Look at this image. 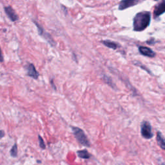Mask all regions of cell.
<instances>
[{"label":"cell","instance_id":"obj_7","mask_svg":"<svg viewBox=\"0 0 165 165\" xmlns=\"http://www.w3.org/2000/svg\"><path fill=\"white\" fill-rule=\"evenodd\" d=\"M4 10L6 14L7 15V16L9 17V19H11L12 21L15 22L18 20V16L16 14V12L14 11V10L12 9L11 7H5L4 8Z\"/></svg>","mask_w":165,"mask_h":165},{"label":"cell","instance_id":"obj_10","mask_svg":"<svg viewBox=\"0 0 165 165\" xmlns=\"http://www.w3.org/2000/svg\"><path fill=\"white\" fill-rule=\"evenodd\" d=\"M101 43L104 45V46H106L107 47H108L110 49L116 50L118 47H120L118 43H116V42H114L112 41H110V40H104V41H102Z\"/></svg>","mask_w":165,"mask_h":165},{"label":"cell","instance_id":"obj_15","mask_svg":"<svg viewBox=\"0 0 165 165\" xmlns=\"http://www.w3.org/2000/svg\"><path fill=\"white\" fill-rule=\"evenodd\" d=\"M38 138H39V142L40 148H41L42 149H45V142H44L43 138H42V137L40 136H38Z\"/></svg>","mask_w":165,"mask_h":165},{"label":"cell","instance_id":"obj_20","mask_svg":"<svg viewBox=\"0 0 165 165\" xmlns=\"http://www.w3.org/2000/svg\"><path fill=\"white\" fill-rule=\"evenodd\" d=\"M162 165H164V163H162Z\"/></svg>","mask_w":165,"mask_h":165},{"label":"cell","instance_id":"obj_3","mask_svg":"<svg viewBox=\"0 0 165 165\" xmlns=\"http://www.w3.org/2000/svg\"><path fill=\"white\" fill-rule=\"evenodd\" d=\"M152 129L151 124L148 121H144L142 122L141 125V133L144 139H150L153 137L154 134L152 133Z\"/></svg>","mask_w":165,"mask_h":165},{"label":"cell","instance_id":"obj_6","mask_svg":"<svg viewBox=\"0 0 165 165\" xmlns=\"http://www.w3.org/2000/svg\"><path fill=\"white\" fill-rule=\"evenodd\" d=\"M165 11V1L162 0L161 3L156 5L154 10V17L155 19L164 13Z\"/></svg>","mask_w":165,"mask_h":165},{"label":"cell","instance_id":"obj_16","mask_svg":"<svg viewBox=\"0 0 165 165\" xmlns=\"http://www.w3.org/2000/svg\"><path fill=\"white\" fill-rule=\"evenodd\" d=\"M3 54H2L1 47H0V62H3Z\"/></svg>","mask_w":165,"mask_h":165},{"label":"cell","instance_id":"obj_11","mask_svg":"<svg viewBox=\"0 0 165 165\" xmlns=\"http://www.w3.org/2000/svg\"><path fill=\"white\" fill-rule=\"evenodd\" d=\"M157 143L159 145V146L162 150H165V142H164V138L163 136H162L161 132H157Z\"/></svg>","mask_w":165,"mask_h":165},{"label":"cell","instance_id":"obj_9","mask_svg":"<svg viewBox=\"0 0 165 165\" xmlns=\"http://www.w3.org/2000/svg\"><path fill=\"white\" fill-rule=\"evenodd\" d=\"M139 51L142 56L149 57H154L156 56V52L152 51L151 49L146 47L141 46L139 47Z\"/></svg>","mask_w":165,"mask_h":165},{"label":"cell","instance_id":"obj_19","mask_svg":"<svg viewBox=\"0 0 165 165\" xmlns=\"http://www.w3.org/2000/svg\"><path fill=\"white\" fill-rule=\"evenodd\" d=\"M154 1H158V0H154Z\"/></svg>","mask_w":165,"mask_h":165},{"label":"cell","instance_id":"obj_17","mask_svg":"<svg viewBox=\"0 0 165 165\" xmlns=\"http://www.w3.org/2000/svg\"><path fill=\"white\" fill-rule=\"evenodd\" d=\"M154 39L152 38V39H151L150 40H149V41H147V43H148V45H152V41H154Z\"/></svg>","mask_w":165,"mask_h":165},{"label":"cell","instance_id":"obj_1","mask_svg":"<svg viewBox=\"0 0 165 165\" xmlns=\"http://www.w3.org/2000/svg\"><path fill=\"white\" fill-rule=\"evenodd\" d=\"M151 21V13L142 11L137 13L133 19V28L136 32H141L146 29Z\"/></svg>","mask_w":165,"mask_h":165},{"label":"cell","instance_id":"obj_5","mask_svg":"<svg viewBox=\"0 0 165 165\" xmlns=\"http://www.w3.org/2000/svg\"><path fill=\"white\" fill-rule=\"evenodd\" d=\"M144 1V0H122L119 4L118 9L119 11H123L132 7L136 6Z\"/></svg>","mask_w":165,"mask_h":165},{"label":"cell","instance_id":"obj_4","mask_svg":"<svg viewBox=\"0 0 165 165\" xmlns=\"http://www.w3.org/2000/svg\"><path fill=\"white\" fill-rule=\"evenodd\" d=\"M34 23L37 27V31H38V33L40 36H41V37H43V38L45 39L52 47L56 46V41H54V39L52 38V37L51 36V35H50V34L48 33L47 31H45L43 27L40 25H39V23H37V22L34 21Z\"/></svg>","mask_w":165,"mask_h":165},{"label":"cell","instance_id":"obj_12","mask_svg":"<svg viewBox=\"0 0 165 165\" xmlns=\"http://www.w3.org/2000/svg\"><path fill=\"white\" fill-rule=\"evenodd\" d=\"M77 154L79 157L82 159H89L91 157L90 154L86 150H79L77 152Z\"/></svg>","mask_w":165,"mask_h":165},{"label":"cell","instance_id":"obj_18","mask_svg":"<svg viewBox=\"0 0 165 165\" xmlns=\"http://www.w3.org/2000/svg\"><path fill=\"white\" fill-rule=\"evenodd\" d=\"M1 132H2V130L0 131V137H3V136H4V135H2V134H1Z\"/></svg>","mask_w":165,"mask_h":165},{"label":"cell","instance_id":"obj_2","mask_svg":"<svg viewBox=\"0 0 165 165\" xmlns=\"http://www.w3.org/2000/svg\"><path fill=\"white\" fill-rule=\"evenodd\" d=\"M72 130L73 132V134L77 141L80 144L84 146H90V142L88 141L83 130H82L81 128H77V127H72Z\"/></svg>","mask_w":165,"mask_h":165},{"label":"cell","instance_id":"obj_14","mask_svg":"<svg viewBox=\"0 0 165 165\" xmlns=\"http://www.w3.org/2000/svg\"><path fill=\"white\" fill-rule=\"evenodd\" d=\"M11 154L12 157H16L17 154V146L16 144L12 146V148L11 150Z\"/></svg>","mask_w":165,"mask_h":165},{"label":"cell","instance_id":"obj_8","mask_svg":"<svg viewBox=\"0 0 165 165\" xmlns=\"http://www.w3.org/2000/svg\"><path fill=\"white\" fill-rule=\"evenodd\" d=\"M27 75L29 77H32L34 79H37L39 77V72L36 71V68L33 64H29L27 67Z\"/></svg>","mask_w":165,"mask_h":165},{"label":"cell","instance_id":"obj_13","mask_svg":"<svg viewBox=\"0 0 165 165\" xmlns=\"http://www.w3.org/2000/svg\"><path fill=\"white\" fill-rule=\"evenodd\" d=\"M102 79H103V81L105 82L107 84H108L109 86H110L113 88H116V84H114V82H113L112 79L109 76H106V75H104L103 77H102Z\"/></svg>","mask_w":165,"mask_h":165}]
</instances>
